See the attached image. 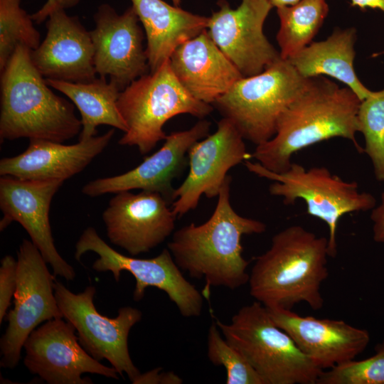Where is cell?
Segmentation results:
<instances>
[{
	"label": "cell",
	"mask_w": 384,
	"mask_h": 384,
	"mask_svg": "<svg viewBox=\"0 0 384 384\" xmlns=\"http://www.w3.org/2000/svg\"><path fill=\"white\" fill-rule=\"evenodd\" d=\"M361 102L346 86L341 87L324 76L311 78L280 116L274 137L257 145L251 157L279 174L289 169L293 154L331 138L348 139L358 152H363L356 139Z\"/></svg>",
	"instance_id": "6da1fadb"
},
{
	"label": "cell",
	"mask_w": 384,
	"mask_h": 384,
	"mask_svg": "<svg viewBox=\"0 0 384 384\" xmlns=\"http://www.w3.org/2000/svg\"><path fill=\"white\" fill-rule=\"evenodd\" d=\"M232 177L227 176L211 216L205 223H191L174 232L167 248L178 267L196 279H204L203 297L211 287L234 290L248 283L249 262L242 256L244 235L261 234L266 225L238 214L230 196Z\"/></svg>",
	"instance_id": "7a4b0ae2"
},
{
	"label": "cell",
	"mask_w": 384,
	"mask_h": 384,
	"mask_svg": "<svg viewBox=\"0 0 384 384\" xmlns=\"http://www.w3.org/2000/svg\"><path fill=\"white\" fill-rule=\"evenodd\" d=\"M328 238L301 225L276 233L267 250L255 258L248 280L250 294L267 308L292 309L304 302L323 307L321 286L328 277Z\"/></svg>",
	"instance_id": "3957f363"
},
{
	"label": "cell",
	"mask_w": 384,
	"mask_h": 384,
	"mask_svg": "<svg viewBox=\"0 0 384 384\" xmlns=\"http://www.w3.org/2000/svg\"><path fill=\"white\" fill-rule=\"evenodd\" d=\"M31 51L18 46L1 70V142L28 138L63 143L80 134V119L73 104L52 91Z\"/></svg>",
	"instance_id": "277c9868"
},
{
	"label": "cell",
	"mask_w": 384,
	"mask_h": 384,
	"mask_svg": "<svg viewBox=\"0 0 384 384\" xmlns=\"http://www.w3.org/2000/svg\"><path fill=\"white\" fill-rule=\"evenodd\" d=\"M215 322L225 339L245 356L263 384H316L324 371L257 301L241 307L229 323Z\"/></svg>",
	"instance_id": "5b68a950"
},
{
	"label": "cell",
	"mask_w": 384,
	"mask_h": 384,
	"mask_svg": "<svg viewBox=\"0 0 384 384\" xmlns=\"http://www.w3.org/2000/svg\"><path fill=\"white\" fill-rule=\"evenodd\" d=\"M117 105L127 127L119 144L137 146L143 155L166 139L164 126L172 117L188 114L203 119L213 110L211 105L196 99L183 87L169 59L156 71L136 79L122 90Z\"/></svg>",
	"instance_id": "8992f818"
},
{
	"label": "cell",
	"mask_w": 384,
	"mask_h": 384,
	"mask_svg": "<svg viewBox=\"0 0 384 384\" xmlns=\"http://www.w3.org/2000/svg\"><path fill=\"white\" fill-rule=\"evenodd\" d=\"M309 80L281 58L262 73L237 80L212 105L257 146L274 137L280 116Z\"/></svg>",
	"instance_id": "52a82bcc"
},
{
	"label": "cell",
	"mask_w": 384,
	"mask_h": 384,
	"mask_svg": "<svg viewBox=\"0 0 384 384\" xmlns=\"http://www.w3.org/2000/svg\"><path fill=\"white\" fill-rule=\"evenodd\" d=\"M244 164L252 174L274 181L269 187L272 196L282 198L286 205L302 199L307 213L326 224L329 257H334L337 253L339 220L347 213L370 210L376 206L375 198L360 191L356 182L344 181L324 166L306 169L292 162L288 170L277 174L258 162L246 160Z\"/></svg>",
	"instance_id": "ba28073f"
},
{
	"label": "cell",
	"mask_w": 384,
	"mask_h": 384,
	"mask_svg": "<svg viewBox=\"0 0 384 384\" xmlns=\"http://www.w3.org/2000/svg\"><path fill=\"white\" fill-rule=\"evenodd\" d=\"M92 251L98 255L92 268L97 272L110 271L116 282L122 271L131 273L136 284L133 299L140 301L149 287L164 291L175 304L184 317L201 315L203 295L182 274L168 248L157 256L142 259L121 254L107 245L92 227L87 228L75 244V258L80 261L82 255Z\"/></svg>",
	"instance_id": "9c48e42d"
},
{
	"label": "cell",
	"mask_w": 384,
	"mask_h": 384,
	"mask_svg": "<svg viewBox=\"0 0 384 384\" xmlns=\"http://www.w3.org/2000/svg\"><path fill=\"white\" fill-rule=\"evenodd\" d=\"M53 287L58 307L63 317L75 326L85 350L99 361L107 360L119 375L126 373L133 383L141 373L130 357L128 337L132 327L142 319V311L124 306L119 309L117 316L108 318L94 305L95 287L88 286L79 294L58 281Z\"/></svg>",
	"instance_id": "30bf717a"
},
{
	"label": "cell",
	"mask_w": 384,
	"mask_h": 384,
	"mask_svg": "<svg viewBox=\"0 0 384 384\" xmlns=\"http://www.w3.org/2000/svg\"><path fill=\"white\" fill-rule=\"evenodd\" d=\"M39 250L27 239L19 246L14 306L6 315L8 326L0 341L1 366L13 369L30 334L42 322L63 318L55 294V277Z\"/></svg>",
	"instance_id": "8fae6325"
},
{
	"label": "cell",
	"mask_w": 384,
	"mask_h": 384,
	"mask_svg": "<svg viewBox=\"0 0 384 384\" xmlns=\"http://www.w3.org/2000/svg\"><path fill=\"white\" fill-rule=\"evenodd\" d=\"M217 4L219 9L209 16L206 31L242 77L257 75L281 58L263 32L274 8L268 0H241L235 9L225 0Z\"/></svg>",
	"instance_id": "7c38bea8"
},
{
	"label": "cell",
	"mask_w": 384,
	"mask_h": 384,
	"mask_svg": "<svg viewBox=\"0 0 384 384\" xmlns=\"http://www.w3.org/2000/svg\"><path fill=\"white\" fill-rule=\"evenodd\" d=\"M244 140L233 123L223 117L213 134L189 149L188 175L173 195L171 208L176 216L196 209L202 195L218 197L228 171L252 158Z\"/></svg>",
	"instance_id": "4fadbf2b"
},
{
	"label": "cell",
	"mask_w": 384,
	"mask_h": 384,
	"mask_svg": "<svg viewBox=\"0 0 384 384\" xmlns=\"http://www.w3.org/2000/svg\"><path fill=\"white\" fill-rule=\"evenodd\" d=\"M63 318L47 321L26 340L24 365L49 384L92 383L85 373L119 379L114 368L101 364L90 356L75 336V326Z\"/></svg>",
	"instance_id": "5bb4252c"
},
{
	"label": "cell",
	"mask_w": 384,
	"mask_h": 384,
	"mask_svg": "<svg viewBox=\"0 0 384 384\" xmlns=\"http://www.w3.org/2000/svg\"><path fill=\"white\" fill-rule=\"evenodd\" d=\"M95 27L90 31L94 64L100 77L110 78L122 91L132 81L149 73L144 32L131 6L118 14L108 4H101L93 16Z\"/></svg>",
	"instance_id": "9a60e30c"
},
{
	"label": "cell",
	"mask_w": 384,
	"mask_h": 384,
	"mask_svg": "<svg viewBox=\"0 0 384 384\" xmlns=\"http://www.w3.org/2000/svg\"><path fill=\"white\" fill-rule=\"evenodd\" d=\"M114 194L102 213L113 245L137 256L149 252L174 233L177 216L161 194L146 191Z\"/></svg>",
	"instance_id": "2e32d148"
},
{
	"label": "cell",
	"mask_w": 384,
	"mask_h": 384,
	"mask_svg": "<svg viewBox=\"0 0 384 384\" xmlns=\"http://www.w3.org/2000/svg\"><path fill=\"white\" fill-rule=\"evenodd\" d=\"M64 181L25 180L11 176L0 178L1 230L11 222L18 223L49 264L55 276L73 280L75 272L58 253L49 220L52 199Z\"/></svg>",
	"instance_id": "e0dca14e"
},
{
	"label": "cell",
	"mask_w": 384,
	"mask_h": 384,
	"mask_svg": "<svg viewBox=\"0 0 384 384\" xmlns=\"http://www.w3.org/2000/svg\"><path fill=\"white\" fill-rule=\"evenodd\" d=\"M210 122L201 119L188 129L171 132L161 147L137 167L122 174L89 181L82 193L90 197L139 189L161 194L171 203L175 188L172 182L188 164V151L209 134Z\"/></svg>",
	"instance_id": "ac0fdd59"
},
{
	"label": "cell",
	"mask_w": 384,
	"mask_h": 384,
	"mask_svg": "<svg viewBox=\"0 0 384 384\" xmlns=\"http://www.w3.org/2000/svg\"><path fill=\"white\" fill-rule=\"evenodd\" d=\"M267 309L274 322L323 370L355 359L370 341L366 329L343 320L303 316L291 309Z\"/></svg>",
	"instance_id": "d6986e66"
},
{
	"label": "cell",
	"mask_w": 384,
	"mask_h": 384,
	"mask_svg": "<svg viewBox=\"0 0 384 384\" xmlns=\"http://www.w3.org/2000/svg\"><path fill=\"white\" fill-rule=\"evenodd\" d=\"M46 35L31 51V60L46 79L87 82L97 75L90 31L76 16L65 10L52 13L46 21Z\"/></svg>",
	"instance_id": "ffe728a7"
},
{
	"label": "cell",
	"mask_w": 384,
	"mask_h": 384,
	"mask_svg": "<svg viewBox=\"0 0 384 384\" xmlns=\"http://www.w3.org/2000/svg\"><path fill=\"white\" fill-rule=\"evenodd\" d=\"M114 129L74 144L33 139L18 155L0 160V175L25 180H65L83 171L110 142Z\"/></svg>",
	"instance_id": "44dd1931"
},
{
	"label": "cell",
	"mask_w": 384,
	"mask_h": 384,
	"mask_svg": "<svg viewBox=\"0 0 384 384\" xmlns=\"http://www.w3.org/2000/svg\"><path fill=\"white\" fill-rule=\"evenodd\" d=\"M169 63L183 87L196 99L211 105L242 78L206 29L177 47Z\"/></svg>",
	"instance_id": "7402d4cb"
},
{
	"label": "cell",
	"mask_w": 384,
	"mask_h": 384,
	"mask_svg": "<svg viewBox=\"0 0 384 384\" xmlns=\"http://www.w3.org/2000/svg\"><path fill=\"white\" fill-rule=\"evenodd\" d=\"M146 34L149 73L168 60L181 44L206 30L209 17L163 0H130Z\"/></svg>",
	"instance_id": "603a6c76"
},
{
	"label": "cell",
	"mask_w": 384,
	"mask_h": 384,
	"mask_svg": "<svg viewBox=\"0 0 384 384\" xmlns=\"http://www.w3.org/2000/svg\"><path fill=\"white\" fill-rule=\"evenodd\" d=\"M356 29L336 28L325 40L312 41L287 59L304 78L329 76L346 85L361 100L373 91L359 80L354 69Z\"/></svg>",
	"instance_id": "cb8c5ba5"
},
{
	"label": "cell",
	"mask_w": 384,
	"mask_h": 384,
	"mask_svg": "<svg viewBox=\"0 0 384 384\" xmlns=\"http://www.w3.org/2000/svg\"><path fill=\"white\" fill-rule=\"evenodd\" d=\"M52 88L65 95L78 108L82 124L79 140L96 136L97 127L109 125L127 132V124L117 108L121 90L106 78H96L87 82H71L46 79Z\"/></svg>",
	"instance_id": "d4e9b609"
},
{
	"label": "cell",
	"mask_w": 384,
	"mask_h": 384,
	"mask_svg": "<svg viewBox=\"0 0 384 384\" xmlns=\"http://www.w3.org/2000/svg\"><path fill=\"white\" fill-rule=\"evenodd\" d=\"M329 11L326 0H300L277 8L279 28L276 39L282 59L289 58L313 41Z\"/></svg>",
	"instance_id": "484cf974"
},
{
	"label": "cell",
	"mask_w": 384,
	"mask_h": 384,
	"mask_svg": "<svg viewBox=\"0 0 384 384\" xmlns=\"http://www.w3.org/2000/svg\"><path fill=\"white\" fill-rule=\"evenodd\" d=\"M40 43V33L21 0H0V71L18 46L33 50Z\"/></svg>",
	"instance_id": "4316f807"
},
{
	"label": "cell",
	"mask_w": 384,
	"mask_h": 384,
	"mask_svg": "<svg viewBox=\"0 0 384 384\" xmlns=\"http://www.w3.org/2000/svg\"><path fill=\"white\" fill-rule=\"evenodd\" d=\"M358 122L365 140L363 152L372 163L376 179L384 181V89L373 91L361 100Z\"/></svg>",
	"instance_id": "83f0119b"
},
{
	"label": "cell",
	"mask_w": 384,
	"mask_h": 384,
	"mask_svg": "<svg viewBox=\"0 0 384 384\" xmlns=\"http://www.w3.org/2000/svg\"><path fill=\"white\" fill-rule=\"evenodd\" d=\"M216 324L213 323L208 331L207 356L215 366L226 370L227 384H263V382L245 356L229 343Z\"/></svg>",
	"instance_id": "f1b7e54d"
},
{
	"label": "cell",
	"mask_w": 384,
	"mask_h": 384,
	"mask_svg": "<svg viewBox=\"0 0 384 384\" xmlns=\"http://www.w3.org/2000/svg\"><path fill=\"white\" fill-rule=\"evenodd\" d=\"M375 353L363 360H351L324 370L316 384H384V340Z\"/></svg>",
	"instance_id": "f546056e"
},
{
	"label": "cell",
	"mask_w": 384,
	"mask_h": 384,
	"mask_svg": "<svg viewBox=\"0 0 384 384\" xmlns=\"http://www.w3.org/2000/svg\"><path fill=\"white\" fill-rule=\"evenodd\" d=\"M17 261L11 255L4 256L0 267V323L11 304L16 288Z\"/></svg>",
	"instance_id": "4dcf8cb0"
},
{
	"label": "cell",
	"mask_w": 384,
	"mask_h": 384,
	"mask_svg": "<svg viewBox=\"0 0 384 384\" xmlns=\"http://www.w3.org/2000/svg\"><path fill=\"white\" fill-rule=\"evenodd\" d=\"M155 368L145 373H140L134 384H180L183 380L173 372H162Z\"/></svg>",
	"instance_id": "1f68e13d"
},
{
	"label": "cell",
	"mask_w": 384,
	"mask_h": 384,
	"mask_svg": "<svg viewBox=\"0 0 384 384\" xmlns=\"http://www.w3.org/2000/svg\"><path fill=\"white\" fill-rule=\"evenodd\" d=\"M81 0H47L36 12L31 14L33 21L40 24L55 11L66 10L77 6Z\"/></svg>",
	"instance_id": "d6a6232c"
},
{
	"label": "cell",
	"mask_w": 384,
	"mask_h": 384,
	"mask_svg": "<svg viewBox=\"0 0 384 384\" xmlns=\"http://www.w3.org/2000/svg\"><path fill=\"white\" fill-rule=\"evenodd\" d=\"M370 219L373 223V239L378 243H384V191L381 194L380 203L371 210Z\"/></svg>",
	"instance_id": "836d02e7"
},
{
	"label": "cell",
	"mask_w": 384,
	"mask_h": 384,
	"mask_svg": "<svg viewBox=\"0 0 384 384\" xmlns=\"http://www.w3.org/2000/svg\"><path fill=\"white\" fill-rule=\"evenodd\" d=\"M351 6L358 7L361 10H366L367 8L373 9H379L384 13V0H350ZM384 55V50L380 53L373 54V57Z\"/></svg>",
	"instance_id": "e575fe53"
},
{
	"label": "cell",
	"mask_w": 384,
	"mask_h": 384,
	"mask_svg": "<svg viewBox=\"0 0 384 384\" xmlns=\"http://www.w3.org/2000/svg\"><path fill=\"white\" fill-rule=\"evenodd\" d=\"M300 0H268L273 7L279 8L282 6H291L297 4Z\"/></svg>",
	"instance_id": "d590c367"
},
{
	"label": "cell",
	"mask_w": 384,
	"mask_h": 384,
	"mask_svg": "<svg viewBox=\"0 0 384 384\" xmlns=\"http://www.w3.org/2000/svg\"><path fill=\"white\" fill-rule=\"evenodd\" d=\"M174 6H179L181 2V0H171Z\"/></svg>",
	"instance_id": "8d00e7d4"
}]
</instances>
